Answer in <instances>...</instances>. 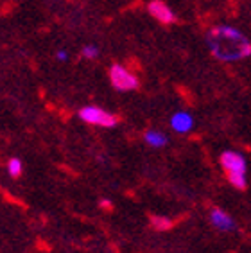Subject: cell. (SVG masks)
<instances>
[{
	"mask_svg": "<svg viewBox=\"0 0 251 253\" xmlns=\"http://www.w3.org/2000/svg\"><path fill=\"white\" fill-rule=\"evenodd\" d=\"M207 45L221 61H237L251 54V42L235 27L219 25L207 34Z\"/></svg>",
	"mask_w": 251,
	"mask_h": 253,
	"instance_id": "6da1fadb",
	"label": "cell"
},
{
	"mask_svg": "<svg viewBox=\"0 0 251 253\" xmlns=\"http://www.w3.org/2000/svg\"><path fill=\"white\" fill-rule=\"evenodd\" d=\"M221 167L224 169L226 172V178L228 181L232 183L235 189H246V160H244V156L241 153L237 151H224L221 155Z\"/></svg>",
	"mask_w": 251,
	"mask_h": 253,
	"instance_id": "7a4b0ae2",
	"label": "cell"
},
{
	"mask_svg": "<svg viewBox=\"0 0 251 253\" xmlns=\"http://www.w3.org/2000/svg\"><path fill=\"white\" fill-rule=\"evenodd\" d=\"M110 81L113 84V88H117L119 92H131V90H136L140 81L135 74L127 70L124 65H111L110 68Z\"/></svg>",
	"mask_w": 251,
	"mask_h": 253,
	"instance_id": "3957f363",
	"label": "cell"
},
{
	"mask_svg": "<svg viewBox=\"0 0 251 253\" xmlns=\"http://www.w3.org/2000/svg\"><path fill=\"white\" fill-rule=\"evenodd\" d=\"M79 117L81 121H84L86 124H92V126L99 127H113L117 126L119 119L113 115V113L106 112L99 106H84L79 110Z\"/></svg>",
	"mask_w": 251,
	"mask_h": 253,
	"instance_id": "277c9868",
	"label": "cell"
},
{
	"mask_svg": "<svg viewBox=\"0 0 251 253\" xmlns=\"http://www.w3.org/2000/svg\"><path fill=\"white\" fill-rule=\"evenodd\" d=\"M147 11H149V15L153 18L158 20L160 24L167 25V24H172L174 20H176L172 9L165 2H162V0H151L149 4H147Z\"/></svg>",
	"mask_w": 251,
	"mask_h": 253,
	"instance_id": "5b68a950",
	"label": "cell"
},
{
	"mask_svg": "<svg viewBox=\"0 0 251 253\" xmlns=\"http://www.w3.org/2000/svg\"><path fill=\"white\" fill-rule=\"evenodd\" d=\"M210 223L217 230H221V232H233L235 230V221L232 219V215L221 209H212V212H210Z\"/></svg>",
	"mask_w": 251,
	"mask_h": 253,
	"instance_id": "8992f818",
	"label": "cell"
},
{
	"mask_svg": "<svg viewBox=\"0 0 251 253\" xmlns=\"http://www.w3.org/2000/svg\"><path fill=\"white\" fill-rule=\"evenodd\" d=\"M170 127H172L176 133H181V135H185V133H188L194 127L192 115H190V113H187V112L174 113L172 117H170Z\"/></svg>",
	"mask_w": 251,
	"mask_h": 253,
	"instance_id": "52a82bcc",
	"label": "cell"
},
{
	"mask_svg": "<svg viewBox=\"0 0 251 253\" xmlns=\"http://www.w3.org/2000/svg\"><path fill=\"white\" fill-rule=\"evenodd\" d=\"M144 140H145V144L151 146V147H164L165 144H167V136H165L162 131L149 129V131H145Z\"/></svg>",
	"mask_w": 251,
	"mask_h": 253,
	"instance_id": "ba28073f",
	"label": "cell"
},
{
	"mask_svg": "<svg viewBox=\"0 0 251 253\" xmlns=\"http://www.w3.org/2000/svg\"><path fill=\"white\" fill-rule=\"evenodd\" d=\"M7 170H9L11 178H20V176H22V170H24L22 160H20V158H11V160L7 162Z\"/></svg>",
	"mask_w": 251,
	"mask_h": 253,
	"instance_id": "9c48e42d",
	"label": "cell"
},
{
	"mask_svg": "<svg viewBox=\"0 0 251 253\" xmlns=\"http://www.w3.org/2000/svg\"><path fill=\"white\" fill-rule=\"evenodd\" d=\"M151 224L155 226L156 230H169L172 226V221L169 217H164V215H153L151 217Z\"/></svg>",
	"mask_w": 251,
	"mask_h": 253,
	"instance_id": "30bf717a",
	"label": "cell"
},
{
	"mask_svg": "<svg viewBox=\"0 0 251 253\" xmlns=\"http://www.w3.org/2000/svg\"><path fill=\"white\" fill-rule=\"evenodd\" d=\"M81 56L86 59H95L99 56V49H97L95 45H86V47H83Z\"/></svg>",
	"mask_w": 251,
	"mask_h": 253,
	"instance_id": "8fae6325",
	"label": "cell"
},
{
	"mask_svg": "<svg viewBox=\"0 0 251 253\" xmlns=\"http://www.w3.org/2000/svg\"><path fill=\"white\" fill-rule=\"evenodd\" d=\"M56 58H58L59 61H65L68 56H67V52H65V50H58V52H56Z\"/></svg>",
	"mask_w": 251,
	"mask_h": 253,
	"instance_id": "7c38bea8",
	"label": "cell"
},
{
	"mask_svg": "<svg viewBox=\"0 0 251 253\" xmlns=\"http://www.w3.org/2000/svg\"><path fill=\"white\" fill-rule=\"evenodd\" d=\"M101 207H102V209H111V203L108 200H102L101 201Z\"/></svg>",
	"mask_w": 251,
	"mask_h": 253,
	"instance_id": "4fadbf2b",
	"label": "cell"
}]
</instances>
